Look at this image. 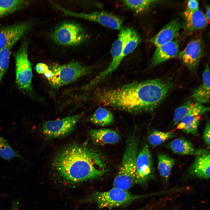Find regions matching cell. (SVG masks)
<instances>
[{
    "label": "cell",
    "instance_id": "1",
    "mask_svg": "<svg viewBox=\"0 0 210 210\" xmlns=\"http://www.w3.org/2000/svg\"><path fill=\"white\" fill-rule=\"evenodd\" d=\"M170 83L160 78L135 81L97 92L100 103L132 113L150 112L161 104L170 92Z\"/></svg>",
    "mask_w": 210,
    "mask_h": 210
},
{
    "label": "cell",
    "instance_id": "2",
    "mask_svg": "<svg viewBox=\"0 0 210 210\" xmlns=\"http://www.w3.org/2000/svg\"><path fill=\"white\" fill-rule=\"evenodd\" d=\"M52 167L59 180L69 185L99 178L108 171L103 153L86 142L61 150L55 157Z\"/></svg>",
    "mask_w": 210,
    "mask_h": 210
},
{
    "label": "cell",
    "instance_id": "3",
    "mask_svg": "<svg viewBox=\"0 0 210 210\" xmlns=\"http://www.w3.org/2000/svg\"><path fill=\"white\" fill-rule=\"evenodd\" d=\"M139 142V137L136 133L128 137L118 173L113 181L114 187L128 190L135 184V163Z\"/></svg>",
    "mask_w": 210,
    "mask_h": 210
},
{
    "label": "cell",
    "instance_id": "4",
    "mask_svg": "<svg viewBox=\"0 0 210 210\" xmlns=\"http://www.w3.org/2000/svg\"><path fill=\"white\" fill-rule=\"evenodd\" d=\"M92 69L91 66L84 65L77 61L63 64H54L50 69L53 75L48 80L49 84L53 88H59L89 75Z\"/></svg>",
    "mask_w": 210,
    "mask_h": 210
},
{
    "label": "cell",
    "instance_id": "5",
    "mask_svg": "<svg viewBox=\"0 0 210 210\" xmlns=\"http://www.w3.org/2000/svg\"><path fill=\"white\" fill-rule=\"evenodd\" d=\"M28 48L27 43L24 42L13 54L16 83L24 94L37 98L32 87L33 74L32 64L28 57Z\"/></svg>",
    "mask_w": 210,
    "mask_h": 210
},
{
    "label": "cell",
    "instance_id": "6",
    "mask_svg": "<svg viewBox=\"0 0 210 210\" xmlns=\"http://www.w3.org/2000/svg\"><path fill=\"white\" fill-rule=\"evenodd\" d=\"M143 197L114 187L107 191L94 192L85 201L96 203L100 209H110L128 205Z\"/></svg>",
    "mask_w": 210,
    "mask_h": 210
},
{
    "label": "cell",
    "instance_id": "7",
    "mask_svg": "<svg viewBox=\"0 0 210 210\" xmlns=\"http://www.w3.org/2000/svg\"><path fill=\"white\" fill-rule=\"evenodd\" d=\"M130 28H123L120 30L118 37L113 44L111 50L112 59L110 64L104 70L85 85V87L87 89H91L109 76L118 68L122 60V54L125 42Z\"/></svg>",
    "mask_w": 210,
    "mask_h": 210
},
{
    "label": "cell",
    "instance_id": "8",
    "mask_svg": "<svg viewBox=\"0 0 210 210\" xmlns=\"http://www.w3.org/2000/svg\"><path fill=\"white\" fill-rule=\"evenodd\" d=\"M54 41L62 45L73 46L79 44L86 39L87 35L79 24L74 22L64 23L54 32Z\"/></svg>",
    "mask_w": 210,
    "mask_h": 210
},
{
    "label": "cell",
    "instance_id": "9",
    "mask_svg": "<svg viewBox=\"0 0 210 210\" xmlns=\"http://www.w3.org/2000/svg\"><path fill=\"white\" fill-rule=\"evenodd\" d=\"M135 184L144 185L155 179L153 160L149 146L146 144L138 152L136 160Z\"/></svg>",
    "mask_w": 210,
    "mask_h": 210
},
{
    "label": "cell",
    "instance_id": "10",
    "mask_svg": "<svg viewBox=\"0 0 210 210\" xmlns=\"http://www.w3.org/2000/svg\"><path fill=\"white\" fill-rule=\"evenodd\" d=\"M83 115L81 113L61 119L47 121L43 125L42 132L45 136L50 138L65 136L74 130Z\"/></svg>",
    "mask_w": 210,
    "mask_h": 210
},
{
    "label": "cell",
    "instance_id": "11",
    "mask_svg": "<svg viewBox=\"0 0 210 210\" xmlns=\"http://www.w3.org/2000/svg\"><path fill=\"white\" fill-rule=\"evenodd\" d=\"M54 6L65 15L80 18L99 23L106 27L115 30L123 29L121 20L116 16L105 12H95L91 13H77L70 11L55 4Z\"/></svg>",
    "mask_w": 210,
    "mask_h": 210
},
{
    "label": "cell",
    "instance_id": "12",
    "mask_svg": "<svg viewBox=\"0 0 210 210\" xmlns=\"http://www.w3.org/2000/svg\"><path fill=\"white\" fill-rule=\"evenodd\" d=\"M204 44L201 37L196 36L188 44L178 57L191 71H195L204 53Z\"/></svg>",
    "mask_w": 210,
    "mask_h": 210
},
{
    "label": "cell",
    "instance_id": "13",
    "mask_svg": "<svg viewBox=\"0 0 210 210\" xmlns=\"http://www.w3.org/2000/svg\"><path fill=\"white\" fill-rule=\"evenodd\" d=\"M195 160L190 167V174L202 179H208L210 176V154L207 150H196Z\"/></svg>",
    "mask_w": 210,
    "mask_h": 210
},
{
    "label": "cell",
    "instance_id": "14",
    "mask_svg": "<svg viewBox=\"0 0 210 210\" xmlns=\"http://www.w3.org/2000/svg\"><path fill=\"white\" fill-rule=\"evenodd\" d=\"M31 27L30 23L23 22L10 25L0 30V50L13 41L18 40Z\"/></svg>",
    "mask_w": 210,
    "mask_h": 210
},
{
    "label": "cell",
    "instance_id": "15",
    "mask_svg": "<svg viewBox=\"0 0 210 210\" xmlns=\"http://www.w3.org/2000/svg\"><path fill=\"white\" fill-rule=\"evenodd\" d=\"M181 26L178 20H173L152 37L150 41L157 47L172 41L178 36Z\"/></svg>",
    "mask_w": 210,
    "mask_h": 210
},
{
    "label": "cell",
    "instance_id": "16",
    "mask_svg": "<svg viewBox=\"0 0 210 210\" xmlns=\"http://www.w3.org/2000/svg\"><path fill=\"white\" fill-rule=\"evenodd\" d=\"M178 41L174 40L157 47L150 65L152 67L177 56L179 49Z\"/></svg>",
    "mask_w": 210,
    "mask_h": 210
},
{
    "label": "cell",
    "instance_id": "17",
    "mask_svg": "<svg viewBox=\"0 0 210 210\" xmlns=\"http://www.w3.org/2000/svg\"><path fill=\"white\" fill-rule=\"evenodd\" d=\"M183 27L185 32L189 34L205 28L208 23L205 14L199 9L192 12L185 11Z\"/></svg>",
    "mask_w": 210,
    "mask_h": 210
},
{
    "label": "cell",
    "instance_id": "18",
    "mask_svg": "<svg viewBox=\"0 0 210 210\" xmlns=\"http://www.w3.org/2000/svg\"><path fill=\"white\" fill-rule=\"evenodd\" d=\"M89 134L93 143L98 146L115 144L120 138L116 131L109 129H93L90 131Z\"/></svg>",
    "mask_w": 210,
    "mask_h": 210
},
{
    "label": "cell",
    "instance_id": "19",
    "mask_svg": "<svg viewBox=\"0 0 210 210\" xmlns=\"http://www.w3.org/2000/svg\"><path fill=\"white\" fill-rule=\"evenodd\" d=\"M202 84L195 89L191 98L196 102L201 103H208L210 101V72L208 64H207L202 76Z\"/></svg>",
    "mask_w": 210,
    "mask_h": 210
},
{
    "label": "cell",
    "instance_id": "20",
    "mask_svg": "<svg viewBox=\"0 0 210 210\" xmlns=\"http://www.w3.org/2000/svg\"><path fill=\"white\" fill-rule=\"evenodd\" d=\"M200 119L201 116L191 111L177 124L176 129L182 130L186 134L197 135Z\"/></svg>",
    "mask_w": 210,
    "mask_h": 210
},
{
    "label": "cell",
    "instance_id": "21",
    "mask_svg": "<svg viewBox=\"0 0 210 210\" xmlns=\"http://www.w3.org/2000/svg\"><path fill=\"white\" fill-rule=\"evenodd\" d=\"M88 119L96 125L104 126L110 125L113 122L114 116L109 110L99 107L89 117Z\"/></svg>",
    "mask_w": 210,
    "mask_h": 210
},
{
    "label": "cell",
    "instance_id": "22",
    "mask_svg": "<svg viewBox=\"0 0 210 210\" xmlns=\"http://www.w3.org/2000/svg\"><path fill=\"white\" fill-rule=\"evenodd\" d=\"M158 157V167L159 173L163 182L167 183L175 161L173 158L164 153L159 154Z\"/></svg>",
    "mask_w": 210,
    "mask_h": 210
},
{
    "label": "cell",
    "instance_id": "23",
    "mask_svg": "<svg viewBox=\"0 0 210 210\" xmlns=\"http://www.w3.org/2000/svg\"><path fill=\"white\" fill-rule=\"evenodd\" d=\"M167 147L175 153L181 155H192L196 151L192 143L182 137L175 139L168 144Z\"/></svg>",
    "mask_w": 210,
    "mask_h": 210
},
{
    "label": "cell",
    "instance_id": "24",
    "mask_svg": "<svg viewBox=\"0 0 210 210\" xmlns=\"http://www.w3.org/2000/svg\"><path fill=\"white\" fill-rule=\"evenodd\" d=\"M29 3L27 0H0V18L23 8Z\"/></svg>",
    "mask_w": 210,
    "mask_h": 210
},
{
    "label": "cell",
    "instance_id": "25",
    "mask_svg": "<svg viewBox=\"0 0 210 210\" xmlns=\"http://www.w3.org/2000/svg\"><path fill=\"white\" fill-rule=\"evenodd\" d=\"M141 41V39L138 33L130 28L125 42L121 56L122 60L133 51Z\"/></svg>",
    "mask_w": 210,
    "mask_h": 210
},
{
    "label": "cell",
    "instance_id": "26",
    "mask_svg": "<svg viewBox=\"0 0 210 210\" xmlns=\"http://www.w3.org/2000/svg\"><path fill=\"white\" fill-rule=\"evenodd\" d=\"M176 134V133L173 131L164 132L154 130L149 134L148 140L151 146L155 147L174 137Z\"/></svg>",
    "mask_w": 210,
    "mask_h": 210
},
{
    "label": "cell",
    "instance_id": "27",
    "mask_svg": "<svg viewBox=\"0 0 210 210\" xmlns=\"http://www.w3.org/2000/svg\"><path fill=\"white\" fill-rule=\"evenodd\" d=\"M18 41H14L0 50V82L8 68L11 48Z\"/></svg>",
    "mask_w": 210,
    "mask_h": 210
},
{
    "label": "cell",
    "instance_id": "28",
    "mask_svg": "<svg viewBox=\"0 0 210 210\" xmlns=\"http://www.w3.org/2000/svg\"><path fill=\"white\" fill-rule=\"evenodd\" d=\"M157 0H123V2L129 8L136 13H143L148 9Z\"/></svg>",
    "mask_w": 210,
    "mask_h": 210
},
{
    "label": "cell",
    "instance_id": "29",
    "mask_svg": "<svg viewBox=\"0 0 210 210\" xmlns=\"http://www.w3.org/2000/svg\"><path fill=\"white\" fill-rule=\"evenodd\" d=\"M0 157L8 161L14 158L24 160L22 156L14 150L7 141L0 135Z\"/></svg>",
    "mask_w": 210,
    "mask_h": 210
},
{
    "label": "cell",
    "instance_id": "30",
    "mask_svg": "<svg viewBox=\"0 0 210 210\" xmlns=\"http://www.w3.org/2000/svg\"><path fill=\"white\" fill-rule=\"evenodd\" d=\"M197 102L193 100L188 101L175 110L173 118L174 125L177 124L192 110Z\"/></svg>",
    "mask_w": 210,
    "mask_h": 210
},
{
    "label": "cell",
    "instance_id": "31",
    "mask_svg": "<svg viewBox=\"0 0 210 210\" xmlns=\"http://www.w3.org/2000/svg\"><path fill=\"white\" fill-rule=\"evenodd\" d=\"M209 120L206 119V124L204 131L203 139L204 142L209 148L210 147V125Z\"/></svg>",
    "mask_w": 210,
    "mask_h": 210
},
{
    "label": "cell",
    "instance_id": "32",
    "mask_svg": "<svg viewBox=\"0 0 210 210\" xmlns=\"http://www.w3.org/2000/svg\"><path fill=\"white\" fill-rule=\"evenodd\" d=\"M199 3L197 1L190 0L188 1L187 9L185 10L188 12H192L199 9Z\"/></svg>",
    "mask_w": 210,
    "mask_h": 210
},
{
    "label": "cell",
    "instance_id": "33",
    "mask_svg": "<svg viewBox=\"0 0 210 210\" xmlns=\"http://www.w3.org/2000/svg\"><path fill=\"white\" fill-rule=\"evenodd\" d=\"M36 69L39 74H44L49 69L48 66L46 64L43 63H38L36 66Z\"/></svg>",
    "mask_w": 210,
    "mask_h": 210
},
{
    "label": "cell",
    "instance_id": "34",
    "mask_svg": "<svg viewBox=\"0 0 210 210\" xmlns=\"http://www.w3.org/2000/svg\"><path fill=\"white\" fill-rule=\"evenodd\" d=\"M164 204L163 201L162 200L159 201L152 206L150 208L147 209H144L141 210H160L162 208V204Z\"/></svg>",
    "mask_w": 210,
    "mask_h": 210
},
{
    "label": "cell",
    "instance_id": "35",
    "mask_svg": "<svg viewBox=\"0 0 210 210\" xmlns=\"http://www.w3.org/2000/svg\"><path fill=\"white\" fill-rule=\"evenodd\" d=\"M20 203L18 200L15 201L12 204L11 208L9 210H18Z\"/></svg>",
    "mask_w": 210,
    "mask_h": 210
},
{
    "label": "cell",
    "instance_id": "36",
    "mask_svg": "<svg viewBox=\"0 0 210 210\" xmlns=\"http://www.w3.org/2000/svg\"><path fill=\"white\" fill-rule=\"evenodd\" d=\"M206 13L205 15L208 24L210 22V6L206 5Z\"/></svg>",
    "mask_w": 210,
    "mask_h": 210
},
{
    "label": "cell",
    "instance_id": "37",
    "mask_svg": "<svg viewBox=\"0 0 210 210\" xmlns=\"http://www.w3.org/2000/svg\"><path fill=\"white\" fill-rule=\"evenodd\" d=\"M45 77L48 80L50 79L53 75V73L50 69H48L44 74Z\"/></svg>",
    "mask_w": 210,
    "mask_h": 210
}]
</instances>
